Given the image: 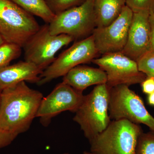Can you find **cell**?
I'll use <instances>...</instances> for the list:
<instances>
[{"label": "cell", "instance_id": "6da1fadb", "mask_svg": "<svg viewBox=\"0 0 154 154\" xmlns=\"http://www.w3.org/2000/svg\"><path fill=\"white\" fill-rule=\"evenodd\" d=\"M43 95L29 88L25 82L5 89L1 93L0 128L19 135L30 128Z\"/></svg>", "mask_w": 154, "mask_h": 154}, {"label": "cell", "instance_id": "7a4b0ae2", "mask_svg": "<svg viewBox=\"0 0 154 154\" xmlns=\"http://www.w3.org/2000/svg\"><path fill=\"white\" fill-rule=\"evenodd\" d=\"M110 88L107 84L96 85L90 94L85 96L76 111L73 120L81 127L89 141L108 126Z\"/></svg>", "mask_w": 154, "mask_h": 154}, {"label": "cell", "instance_id": "3957f363", "mask_svg": "<svg viewBox=\"0 0 154 154\" xmlns=\"http://www.w3.org/2000/svg\"><path fill=\"white\" fill-rule=\"evenodd\" d=\"M143 132L139 125L125 119L113 120L104 131L89 141L95 154H134Z\"/></svg>", "mask_w": 154, "mask_h": 154}, {"label": "cell", "instance_id": "277c9868", "mask_svg": "<svg viewBox=\"0 0 154 154\" xmlns=\"http://www.w3.org/2000/svg\"><path fill=\"white\" fill-rule=\"evenodd\" d=\"M33 15L11 0H0V35L22 47L40 28Z\"/></svg>", "mask_w": 154, "mask_h": 154}, {"label": "cell", "instance_id": "5b68a950", "mask_svg": "<svg viewBox=\"0 0 154 154\" xmlns=\"http://www.w3.org/2000/svg\"><path fill=\"white\" fill-rule=\"evenodd\" d=\"M110 119H125L143 124L154 132V117L149 113L143 101L129 86L120 85L110 88L108 107Z\"/></svg>", "mask_w": 154, "mask_h": 154}, {"label": "cell", "instance_id": "8992f818", "mask_svg": "<svg viewBox=\"0 0 154 154\" xmlns=\"http://www.w3.org/2000/svg\"><path fill=\"white\" fill-rule=\"evenodd\" d=\"M94 0H85L80 5L56 15L48 24L51 34H66L75 39L87 38L96 28Z\"/></svg>", "mask_w": 154, "mask_h": 154}, {"label": "cell", "instance_id": "52a82bcc", "mask_svg": "<svg viewBox=\"0 0 154 154\" xmlns=\"http://www.w3.org/2000/svg\"><path fill=\"white\" fill-rule=\"evenodd\" d=\"M99 54L93 34L76 42L56 58L42 72L37 85H42L57 78L64 76L75 67L92 62Z\"/></svg>", "mask_w": 154, "mask_h": 154}, {"label": "cell", "instance_id": "ba28073f", "mask_svg": "<svg viewBox=\"0 0 154 154\" xmlns=\"http://www.w3.org/2000/svg\"><path fill=\"white\" fill-rule=\"evenodd\" d=\"M74 40L66 34L52 35L48 24L42 25L22 47L25 60L34 64L43 71L55 59L57 53Z\"/></svg>", "mask_w": 154, "mask_h": 154}, {"label": "cell", "instance_id": "9c48e42d", "mask_svg": "<svg viewBox=\"0 0 154 154\" xmlns=\"http://www.w3.org/2000/svg\"><path fill=\"white\" fill-rule=\"evenodd\" d=\"M107 75V85L110 88L120 85L128 86L141 84L146 78L140 71L136 61L121 52L102 55L92 61Z\"/></svg>", "mask_w": 154, "mask_h": 154}, {"label": "cell", "instance_id": "30bf717a", "mask_svg": "<svg viewBox=\"0 0 154 154\" xmlns=\"http://www.w3.org/2000/svg\"><path fill=\"white\" fill-rule=\"evenodd\" d=\"M85 96L65 83H60L46 97L43 98L36 117L40 122L47 126L51 119L66 111L75 113L82 104Z\"/></svg>", "mask_w": 154, "mask_h": 154}, {"label": "cell", "instance_id": "8fae6325", "mask_svg": "<svg viewBox=\"0 0 154 154\" xmlns=\"http://www.w3.org/2000/svg\"><path fill=\"white\" fill-rule=\"evenodd\" d=\"M133 12L127 6L120 15L107 27L95 28L93 33L99 54L121 52L126 44Z\"/></svg>", "mask_w": 154, "mask_h": 154}, {"label": "cell", "instance_id": "7c38bea8", "mask_svg": "<svg viewBox=\"0 0 154 154\" xmlns=\"http://www.w3.org/2000/svg\"><path fill=\"white\" fill-rule=\"evenodd\" d=\"M150 42L149 12H133L126 44L121 52L137 61L150 51Z\"/></svg>", "mask_w": 154, "mask_h": 154}, {"label": "cell", "instance_id": "4fadbf2b", "mask_svg": "<svg viewBox=\"0 0 154 154\" xmlns=\"http://www.w3.org/2000/svg\"><path fill=\"white\" fill-rule=\"evenodd\" d=\"M43 71L29 62H19L0 69V90L16 85L22 82L37 83Z\"/></svg>", "mask_w": 154, "mask_h": 154}, {"label": "cell", "instance_id": "5bb4252c", "mask_svg": "<svg viewBox=\"0 0 154 154\" xmlns=\"http://www.w3.org/2000/svg\"><path fill=\"white\" fill-rule=\"evenodd\" d=\"M107 82V75L102 69L82 65L72 69L63 79V82L82 93L88 87L106 84Z\"/></svg>", "mask_w": 154, "mask_h": 154}, {"label": "cell", "instance_id": "9a60e30c", "mask_svg": "<svg viewBox=\"0 0 154 154\" xmlns=\"http://www.w3.org/2000/svg\"><path fill=\"white\" fill-rule=\"evenodd\" d=\"M125 5V0H94L96 28L110 25L118 18Z\"/></svg>", "mask_w": 154, "mask_h": 154}, {"label": "cell", "instance_id": "2e32d148", "mask_svg": "<svg viewBox=\"0 0 154 154\" xmlns=\"http://www.w3.org/2000/svg\"><path fill=\"white\" fill-rule=\"evenodd\" d=\"M22 9L33 15L39 17L49 24L55 15L48 8L45 0H11Z\"/></svg>", "mask_w": 154, "mask_h": 154}, {"label": "cell", "instance_id": "e0dca14e", "mask_svg": "<svg viewBox=\"0 0 154 154\" xmlns=\"http://www.w3.org/2000/svg\"><path fill=\"white\" fill-rule=\"evenodd\" d=\"M22 48L14 43L5 42L0 46V69L9 65L21 55Z\"/></svg>", "mask_w": 154, "mask_h": 154}, {"label": "cell", "instance_id": "ac0fdd59", "mask_svg": "<svg viewBox=\"0 0 154 154\" xmlns=\"http://www.w3.org/2000/svg\"><path fill=\"white\" fill-rule=\"evenodd\" d=\"M134 154H154V132L141 134Z\"/></svg>", "mask_w": 154, "mask_h": 154}, {"label": "cell", "instance_id": "d6986e66", "mask_svg": "<svg viewBox=\"0 0 154 154\" xmlns=\"http://www.w3.org/2000/svg\"><path fill=\"white\" fill-rule=\"evenodd\" d=\"M48 8L53 13L57 14L80 5L85 0H45Z\"/></svg>", "mask_w": 154, "mask_h": 154}, {"label": "cell", "instance_id": "ffe728a7", "mask_svg": "<svg viewBox=\"0 0 154 154\" xmlns=\"http://www.w3.org/2000/svg\"><path fill=\"white\" fill-rule=\"evenodd\" d=\"M140 71L148 77L154 78V52L149 51L137 60Z\"/></svg>", "mask_w": 154, "mask_h": 154}, {"label": "cell", "instance_id": "44dd1931", "mask_svg": "<svg viewBox=\"0 0 154 154\" xmlns=\"http://www.w3.org/2000/svg\"><path fill=\"white\" fill-rule=\"evenodd\" d=\"M125 4L133 12H150L154 8V0H125Z\"/></svg>", "mask_w": 154, "mask_h": 154}, {"label": "cell", "instance_id": "7402d4cb", "mask_svg": "<svg viewBox=\"0 0 154 154\" xmlns=\"http://www.w3.org/2000/svg\"><path fill=\"white\" fill-rule=\"evenodd\" d=\"M18 135L0 128V149L9 145Z\"/></svg>", "mask_w": 154, "mask_h": 154}, {"label": "cell", "instance_id": "603a6c76", "mask_svg": "<svg viewBox=\"0 0 154 154\" xmlns=\"http://www.w3.org/2000/svg\"><path fill=\"white\" fill-rule=\"evenodd\" d=\"M142 90L144 94H149L154 92V78L148 77L141 83Z\"/></svg>", "mask_w": 154, "mask_h": 154}, {"label": "cell", "instance_id": "cb8c5ba5", "mask_svg": "<svg viewBox=\"0 0 154 154\" xmlns=\"http://www.w3.org/2000/svg\"><path fill=\"white\" fill-rule=\"evenodd\" d=\"M149 22L151 29V42L150 51L154 52V8L149 12Z\"/></svg>", "mask_w": 154, "mask_h": 154}, {"label": "cell", "instance_id": "d4e9b609", "mask_svg": "<svg viewBox=\"0 0 154 154\" xmlns=\"http://www.w3.org/2000/svg\"><path fill=\"white\" fill-rule=\"evenodd\" d=\"M147 101L149 105L154 106V92L148 95Z\"/></svg>", "mask_w": 154, "mask_h": 154}, {"label": "cell", "instance_id": "484cf974", "mask_svg": "<svg viewBox=\"0 0 154 154\" xmlns=\"http://www.w3.org/2000/svg\"><path fill=\"white\" fill-rule=\"evenodd\" d=\"M5 41L3 39L2 36L0 35V46L2 45L3 44H4V43H5Z\"/></svg>", "mask_w": 154, "mask_h": 154}, {"label": "cell", "instance_id": "4316f807", "mask_svg": "<svg viewBox=\"0 0 154 154\" xmlns=\"http://www.w3.org/2000/svg\"><path fill=\"white\" fill-rule=\"evenodd\" d=\"M83 154H95L94 153L92 152H87L85 151L84 152V153H83Z\"/></svg>", "mask_w": 154, "mask_h": 154}, {"label": "cell", "instance_id": "83f0119b", "mask_svg": "<svg viewBox=\"0 0 154 154\" xmlns=\"http://www.w3.org/2000/svg\"><path fill=\"white\" fill-rule=\"evenodd\" d=\"M2 91L0 90V103H1V93H2Z\"/></svg>", "mask_w": 154, "mask_h": 154}, {"label": "cell", "instance_id": "f1b7e54d", "mask_svg": "<svg viewBox=\"0 0 154 154\" xmlns=\"http://www.w3.org/2000/svg\"><path fill=\"white\" fill-rule=\"evenodd\" d=\"M68 154V153H65V154Z\"/></svg>", "mask_w": 154, "mask_h": 154}]
</instances>
